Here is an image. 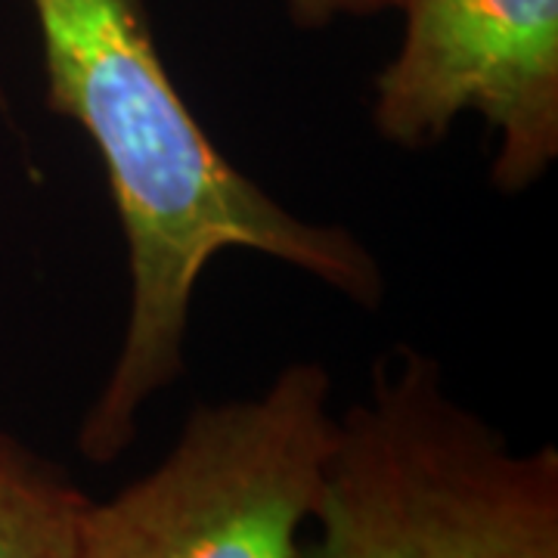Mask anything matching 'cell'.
Here are the masks:
<instances>
[{"instance_id": "1", "label": "cell", "mask_w": 558, "mask_h": 558, "mask_svg": "<svg viewBox=\"0 0 558 558\" xmlns=\"http://www.w3.org/2000/svg\"><path fill=\"white\" fill-rule=\"evenodd\" d=\"M28 3L44 102L97 146L128 248L119 357L78 428L81 457L109 465L137 438L140 410L183 376L193 295L223 252L282 260L360 307H379L385 277L351 230L292 215L211 143L165 69L146 0Z\"/></svg>"}, {"instance_id": "2", "label": "cell", "mask_w": 558, "mask_h": 558, "mask_svg": "<svg viewBox=\"0 0 558 558\" xmlns=\"http://www.w3.org/2000/svg\"><path fill=\"white\" fill-rule=\"evenodd\" d=\"M311 558H558V453H519L395 348L336 425Z\"/></svg>"}, {"instance_id": "3", "label": "cell", "mask_w": 558, "mask_h": 558, "mask_svg": "<svg viewBox=\"0 0 558 558\" xmlns=\"http://www.w3.org/2000/svg\"><path fill=\"white\" fill-rule=\"evenodd\" d=\"M336 425L332 376L311 360L255 398L193 407L153 472L90 499L78 558H301Z\"/></svg>"}, {"instance_id": "4", "label": "cell", "mask_w": 558, "mask_h": 558, "mask_svg": "<svg viewBox=\"0 0 558 558\" xmlns=\"http://www.w3.org/2000/svg\"><path fill=\"white\" fill-rule=\"evenodd\" d=\"M400 13V47L373 81L376 134L425 149L475 112L497 140V190L546 178L558 159V0H403Z\"/></svg>"}, {"instance_id": "5", "label": "cell", "mask_w": 558, "mask_h": 558, "mask_svg": "<svg viewBox=\"0 0 558 558\" xmlns=\"http://www.w3.org/2000/svg\"><path fill=\"white\" fill-rule=\"evenodd\" d=\"M87 506L57 462L0 432V558H78Z\"/></svg>"}, {"instance_id": "6", "label": "cell", "mask_w": 558, "mask_h": 558, "mask_svg": "<svg viewBox=\"0 0 558 558\" xmlns=\"http://www.w3.org/2000/svg\"><path fill=\"white\" fill-rule=\"evenodd\" d=\"M282 7L299 28H326L339 20H363L400 10L403 0H282Z\"/></svg>"}]
</instances>
